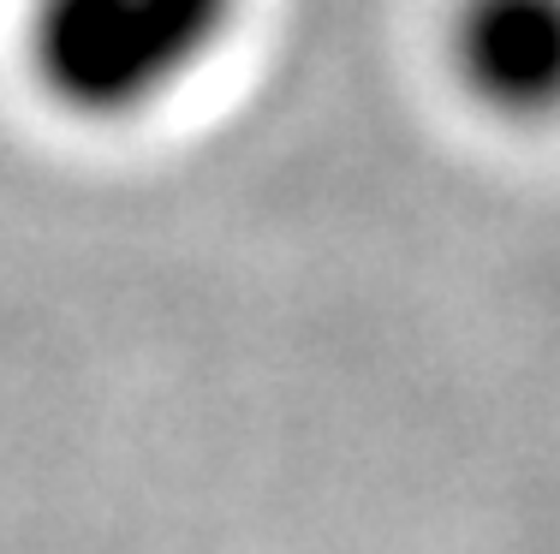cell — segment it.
<instances>
[{"label": "cell", "instance_id": "obj_1", "mask_svg": "<svg viewBox=\"0 0 560 554\" xmlns=\"http://www.w3.org/2000/svg\"><path fill=\"white\" fill-rule=\"evenodd\" d=\"M233 0H43L31 60L84 120H126L173 96L221 43Z\"/></svg>", "mask_w": 560, "mask_h": 554}, {"label": "cell", "instance_id": "obj_2", "mask_svg": "<svg viewBox=\"0 0 560 554\" xmlns=\"http://www.w3.org/2000/svg\"><path fill=\"white\" fill-rule=\"evenodd\" d=\"M453 66L501 120L560 114V0H465Z\"/></svg>", "mask_w": 560, "mask_h": 554}]
</instances>
